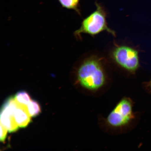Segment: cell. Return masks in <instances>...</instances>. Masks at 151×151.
Instances as JSON below:
<instances>
[{
    "mask_svg": "<svg viewBox=\"0 0 151 151\" xmlns=\"http://www.w3.org/2000/svg\"><path fill=\"white\" fill-rule=\"evenodd\" d=\"M77 83L87 95L98 96L106 91L109 87L108 73L101 58L92 56L85 59L77 68Z\"/></svg>",
    "mask_w": 151,
    "mask_h": 151,
    "instance_id": "obj_1",
    "label": "cell"
},
{
    "mask_svg": "<svg viewBox=\"0 0 151 151\" xmlns=\"http://www.w3.org/2000/svg\"><path fill=\"white\" fill-rule=\"evenodd\" d=\"M134 104L131 98H122L106 117L100 118L99 124L101 129L114 135L131 131L137 119V113L134 111Z\"/></svg>",
    "mask_w": 151,
    "mask_h": 151,
    "instance_id": "obj_2",
    "label": "cell"
},
{
    "mask_svg": "<svg viewBox=\"0 0 151 151\" xmlns=\"http://www.w3.org/2000/svg\"><path fill=\"white\" fill-rule=\"evenodd\" d=\"M96 10L84 19L81 27L75 32L74 35L77 39H81L82 34H88L93 37L104 31L116 36L115 32L107 25V14L105 9L99 4L96 3Z\"/></svg>",
    "mask_w": 151,
    "mask_h": 151,
    "instance_id": "obj_3",
    "label": "cell"
},
{
    "mask_svg": "<svg viewBox=\"0 0 151 151\" xmlns=\"http://www.w3.org/2000/svg\"><path fill=\"white\" fill-rule=\"evenodd\" d=\"M111 56L119 67L130 74H134L140 67L138 51L131 46H116L113 49Z\"/></svg>",
    "mask_w": 151,
    "mask_h": 151,
    "instance_id": "obj_4",
    "label": "cell"
},
{
    "mask_svg": "<svg viewBox=\"0 0 151 151\" xmlns=\"http://www.w3.org/2000/svg\"><path fill=\"white\" fill-rule=\"evenodd\" d=\"M18 105L14 96H11L6 100L1 109V123L7 128L9 133L16 132L19 129L14 116Z\"/></svg>",
    "mask_w": 151,
    "mask_h": 151,
    "instance_id": "obj_5",
    "label": "cell"
},
{
    "mask_svg": "<svg viewBox=\"0 0 151 151\" xmlns=\"http://www.w3.org/2000/svg\"><path fill=\"white\" fill-rule=\"evenodd\" d=\"M14 116L17 124L20 128L26 127L31 122L32 117L28 112L27 105L18 103Z\"/></svg>",
    "mask_w": 151,
    "mask_h": 151,
    "instance_id": "obj_6",
    "label": "cell"
},
{
    "mask_svg": "<svg viewBox=\"0 0 151 151\" xmlns=\"http://www.w3.org/2000/svg\"><path fill=\"white\" fill-rule=\"evenodd\" d=\"M28 112L32 117L39 116L41 112L40 105L37 101L31 100L27 105Z\"/></svg>",
    "mask_w": 151,
    "mask_h": 151,
    "instance_id": "obj_7",
    "label": "cell"
},
{
    "mask_svg": "<svg viewBox=\"0 0 151 151\" xmlns=\"http://www.w3.org/2000/svg\"><path fill=\"white\" fill-rule=\"evenodd\" d=\"M80 0H58V1L64 8L75 10L80 14L78 6Z\"/></svg>",
    "mask_w": 151,
    "mask_h": 151,
    "instance_id": "obj_8",
    "label": "cell"
},
{
    "mask_svg": "<svg viewBox=\"0 0 151 151\" xmlns=\"http://www.w3.org/2000/svg\"><path fill=\"white\" fill-rule=\"evenodd\" d=\"M14 97L19 104L25 105H27L31 100L29 94L24 91L18 92L14 96Z\"/></svg>",
    "mask_w": 151,
    "mask_h": 151,
    "instance_id": "obj_9",
    "label": "cell"
},
{
    "mask_svg": "<svg viewBox=\"0 0 151 151\" xmlns=\"http://www.w3.org/2000/svg\"><path fill=\"white\" fill-rule=\"evenodd\" d=\"M8 130L7 128L4 126L3 124L1 123V136H0V140L1 142H4L6 138L7 135V132Z\"/></svg>",
    "mask_w": 151,
    "mask_h": 151,
    "instance_id": "obj_10",
    "label": "cell"
},
{
    "mask_svg": "<svg viewBox=\"0 0 151 151\" xmlns=\"http://www.w3.org/2000/svg\"><path fill=\"white\" fill-rule=\"evenodd\" d=\"M143 85L145 89L148 91L151 92V79L150 81L145 83Z\"/></svg>",
    "mask_w": 151,
    "mask_h": 151,
    "instance_id": "obj_11",
    "label": "cell"
}]
</instances>
